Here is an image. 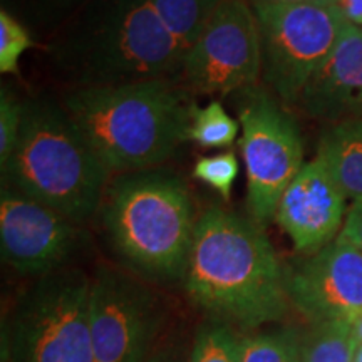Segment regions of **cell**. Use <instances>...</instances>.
<instances>
[{
    "instance_id": "25",
    "label": "cell",
    "mask_w": 362,
    "mask_h": 362,
    "mask_svg": "<svg viewBox=\"0 0 362 362\" xmlns=\"http://www.w3.org/2000/svg\"><path fill=\"white\" fill-rule=\"evenodd\" d=\"M337 238L342 240V242H347L352 247L359 248L362 252V200L354 202L349 210H347L342 230Z\"/></svg>"
},
{
    "instance_id": "26",
    "label": "cell",
    "mask_w": 362,
    "mask_h": 362,
    "mask_svg": "<svg viewBox=\"0 0 362 362\" xmlns=\"http://www.w3.org/2000/svg\"><path fill=\"white\" fill-rule=\"evenodd\" d=\"M334 6L342 13L344 21L362 27V0H336Z\"/></svg>"
},
{
    "instance_id": "2",
    "label": "cell",
    "mask_w": 362,
    "mask_h": 362,
    "mask_svg": "<svg viewBox=\"0 0 362 362\" xmlns=\"http://www.w3.org/2000/svg\"><path fill=\"white\" fill-rule=\"evenodd\" d=\"M44 49L67 89L178 81L185 59L148 0H89Z\"/></svg>"
},
{
    "instance_id": "1",
    "label": "cell",
    "mask_w": 362,
    "mask_h": 362,
    "mask_svg": "<svg viewBox=\"0 0 362 362\" xmlns=\"http://www.w3.org/2000/svg\"><path fill=\"white\" fill-rule=\"evenodd\" d=\"M183 284L198 309L242 330L279 322L292 307L287 267L260 225L220 206L197 218Z\"/></svg>"
},
{
    "instance_id": "15",
    "label": "cell",
    "mask_w": 362,
    "mask_h": 362,
    "mask_svg": "<svg viewBox=\"0 0 362 362\" xmlns=\"http://www.w3.org/2000/svg\"><path fill=\"white\" fill-rule=\"evenodd\" d=\"M317 158L346 198L362 200V117L329 124L319 139Z\"/></svg>"
},
{
    "instance_id": "11",
    "label": "cell",
    "mask_w": 362,
    "mask_h": 362,
    "mask_svg": "<svg viewBox=\"0 0 362 362\" xmlns=\"http://www.w3.org/2000/svg\"><path fill=\"white\" fill-rule=\"evenodd\" d=\"M83 237L79 223L2 183L0 253L11 269L34 277L61 270Z\"/></svg>"
},
{
    "instance_id": "18",
    "label": "cell",
    "mask_w": 362,
    "mask_h": 362,
    "mask_svg": "<svg viewBox=\"0 0 362 362\" xmlns=\"http://www.w3.org/2000/svg\"><path fill=\"white\" fill-rule=\"evenodd\" d=\"M89 0H2V8L29 27L30 33L51 35Z\"/></svg>"
},
{
    "instance_id": "24",
    "label": "cell",
    "mask_w": 362,
    "mask_h": 362,
    "mask_svg": "<svg viewBox=\"0 0 362 362\" xmlns=\"http://www.w3.org/2000/svg\"><path fill=\"white\" fill-rule=\"evenodd\" d=\"M25 101L2 86L0 89V170L11 160L24 123Z\"/></svg>"
},
{
    "instance_id": "13",
    "label": "cell",
    "mask_w": 362,
    "mask_h": 362,
    "mask_svg": "<svg viewBox=\"0 0 362 362\" xmlns=\"http://www.w3.org/2000/svg\"><path fill=\"white\" fill-rule=\"evenodd\" d=\"M346 194L319 158L305 163L280 198L274 220L304 255L322 250L341 233Z\"/></svg>"
},
{
    "instance_id": "4",
    "label": "cell",
    "mask_w": 362,
    "mask_h": 362,
    "mask_svg": "<svg viewBox=\"0 0 362 362\" xmlns=\"http://www.w3.org/2000/svg\"><path fill=\"white\" fill-rule=\"evenodd\" d=\"M99 215L131 270L165 284L185 279L197 220L180 175L156 168L119 173L107 185Z\"/></svg>"
},
{
    "instance_id": "19",
    "label": "cell",
    "mask_w": 362,
    "mask_h": 362,
    "mask_svg": "<svg viewBox=\"0 0 362 362\" xmlns=\"http://www.w3.org/2000/svg\"><path fill=\"white\" fill-rule=\"evenodd\" d=\"M238 131L240 121L233 119L216 99L203 107L193 104L188 141L202 148H230L237 141Z\"/></svg>"
},
{
    "instance_id": "22",
    "label": "cell",
    "mask_w": 362,
    "mask_h": 362,
    "mask_svg": "<svg viewBox=\"0 0 362 362\" xmlns=\"http://www.w3.org/2000/svg\"><path fill=\"white\" fill-rule=\"evenodd\" d=\"M34 45L29 27L6 8H0V72L19 74L22 56Z\"/></svg>"
},
{
    "instance_id": "3",
    "label": "cell",
    "mask_w": 362,
    "mask_h": 362,
    "mask_svg": "<svg viewBox=\"0 0 362 362\" xmlns=\"http://www.w3.org/2000/svg\"><path fill=\"white\" fill-rule=\"evenodd\" d=\"M61 103L111 173L156 168L188 141L193 104L178 81L67 89Z\"/></svg>"
},
{
    "instance_id": "27",
    "label": "cell",
    "mask_w": 362,
    "mask_h": 362,
    "mask_svg": "<svg viewBox=\"0 0 362 362\" xmlns=\"http://www.w3.org/2000/svg\"><path fill=\"white\" fill-rule=\"evenodd\" d=\"M144 362H181V359L171 349L163 347V349L153 351Z\"/></svg>"
},
{
    "instance_id": "17",
    "label": "cell",
    "mask_w": 362,
    "mask_h": 362,
    "mask_svg": "<svg viewBox=\"0 0 362 362\" xmlns=\"http://www.w3.org/2000/svg\"><path fill=\"white\" fill-rule=\"evenodd\" d=\"M357 344L351 324H315L302 334V359L304 362H352Z\"/></svg>"
},
{
    "instance_id": "14",
    "label": "cell",
    "mask_w": 362,
    "mask_h": 362,
    "mask_svg": "<svg viewBox=\"0 0 362 362\" xmlns=\"http://www.w3.org/2000/svg\"><path fill=\"white\" fill-rule=\"evenodd\" d=\"M298 104L334 124L362 117V27L346 22L332 52L305 86Z\"/></svg>"
},
{
    "instance_id": "28",
    "label": "cell",
    "mask_w": 362,
    "mask_h": 362,
    "mask_svg": "<svg viewBox=\"0 0 362 362\" xmlns=\"http://www.w3.org/2000/svg\"><path fill=\"white\" fill-rule=\"evenodd\" d=\"M250 4H317V6H334L336 0H248Z\"/></svg>"
},
{
    "instance_id": "12",
    "label": "cell",
    "mask_w": 362,
    "mask_h": 362,
    "mask_svg": "<svg viewBox=\"0 0 362 362\" xmlns=\"http://www.w3.org/2000/svg\"><path fill=\"white\" fill-rule=\"evenodd\" d=\"M287 292L291 305L310 325H354L362 314V252L336 238L287 267Z\"/></svg>"
},
{
    "instance_id": "8",
    "label": "cell",
    "mask_w": 362,
    "mask_h": 362,
    "mask_svg": "<svg viewBox=\"0 0 362 362\" xmlns=\"http://www.w3.org/2000/svg\"><path fill=\"white\" fill-rule=\"evenodd\" d=\"M238 144L247 171V208L252 220L265 225L285 188L304 163V143L297 121L265 86L238 93Z\"/></svg>"
},
{
    "instance_id": "10",
    "label": "cell",
    "mask_w": 362,
    "mask_h": 362,
    "mask_svg": "<svg viewBox=\"0 0 362 362\" xmlns=\"http://www.w3.org/2000/svg\"><path fill=\"white\" fill-rule=\"evenodd\" d=\"M163 310L155 293L123 270L99 267L90 288L94 362H144L155 351Z\"/></svg>"
},
{
    "instance_id": "30",
    "label": "cell",
    "mask_w": 362,
    "mask_h": 362,
    "mask_svg": "<svg viewBox=\"0 0 362 362\" xmlns=\"http://www.w3.org/2000/svg\"><path fill=\"white\" fill-rule=\"evenodd\" d=\"M352 362H362V342L357 344V349H356V354H354V359Z\"/></svg>"
},
{
    "instance_id": "7",
    "label": "cell",
    "mask_w": 362,
    "mask_h": 362,
    "mask_svg": "<svg viewBox=\"0 0 362 362\" xmlns=\"http://www.w3.org/2000/svg\"><path fill=\"white\" fill-rule=\"evenodd\" d=\"M259 22L260 81L279 101L298 104L305 86L332 52L342 27L336 6L252 4Z\"/></svg>"
},
{
    "instance_id": "5",
    "label": "cell",
    "mask_w": 362,
    "mask_h": 362,
    "mask_svg": "<svg viewBox=\"0 0 362 362\" xmlns=\"http://www.w3.org/2000/svg\"><path fill=\"white\" fill-rule=\"evenodd\" d=\"M111 175L61 101L27 99L2 183L81 225L99 211Z\"/></svg>"
},
{
    "instance_id": "21",
    "label": "cell",
    "mask_w": 362,
    "mask_h": 362,
    "mask_svg": "<svg viewBox=\"0 0 362 362\" xmlns=\"http://www.w3.org/2000/svg\"><path fill=\"white\" fill-rule=\"evenodd\" d=\"M188 362H242V336L230 324L211 319L198 329Z\"/></svg>"
},
{
    "instance_id": "6",
    "label": "cell",
    "mask_w": 362,
    "mask_h": 362,
    "mask_svg": "<svg viewBox=\"0 0 362 362\" xmlns=\"http://www.w3.org/2000/svg\"><path fill=\"white\" fill-rule=\"evenodd\" d=\"M90 288L74 269L37 277L4 322L2 362H94Z\"/></svg>"
},
{
    "instance_id": "20",
    "label": "cell",
    "mask_w": 362,
    "mask_h": 362,
    "mask_svg": "<svg viewBox=\"0 0 362 362\" xmlns=\"http://www.w3.org/2000/svg\"><path fill=\"white\" fill-rule=\"evenodd\" d=\"M302 334L285 327L242 337V362H304Z\"/></svg>"
},
{
    "instance_id": "23",
    "label": "cell",
    "mask_w": 362,
    "mask_h": 362,
    "mask_svg": "<svg viewBox=\"0 0 362 362\" xmlns=\"http://www.w3.org/2000/svg\"><path fill=\"white\" fill-rule=\"evenodd\" d=\"M240 173L238 158L233 151H221L216 155L200 158L193 166V176L206 187L215 189L228 202Z\"/></svg>"
},
{
    "instance_id": "9",
    "label": "cell",
    "mask_w": 362,
    "mask_h": 362,
    "mask_svg": "<svg viewBox=\"0 0 362 362\" xmlns=\"http://www.w3.org/2000/svg\"><path fill=\"white\" fill-rule=\"evenodd\" d=\"M260 34L248 0H221L183 59L178 83L202 96H230L259 84Z\"/></svg>"
},
{
    "instance_id": "29",
    "label": "cell",
    "mask_w": 362,
    "mask_h": 362,
    "mask_svg": "<svg viewBox=\"0 0 362 362\" xmlns=\"http://www.w3.org/2000/svg\"><path fill=\"white\" fill-rule=\"evenodd\" d=\"M352 329H354V336L357 339V342L361 344L362 342V314H361L359 319L356 320L354 325H352Z\"/></svg>"
},
{
    "instance_id": "16",
    "label": "cell",
    "mask_w": 362,
    "mask_h": 362,
    "mask_svg": "<svg viewBox=\"0 0 362 362\" xmlns=\"http://www.w3.org/2000/svg\"><path fill=\"white\" fill-rule=\"evenodd\" d=\"M148 2L187 54L221 0H148Z\"/></svg>"
}]
</instances>
